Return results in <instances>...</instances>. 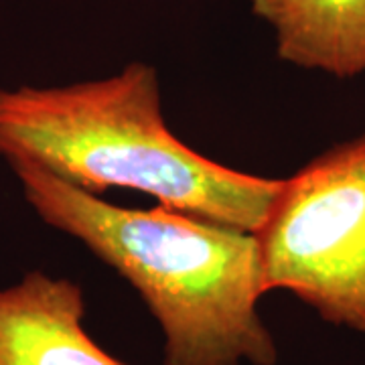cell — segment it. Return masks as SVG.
Masks as SVG:
<instances>
[{
  "mask_svg": "<svg viewBox=\"0 0 365 365\" xmlns=\"http://www.w3.org/2000/svg\"><path fill=\"white\" fill-rule=\"evenodd\" d=\"M83 319L79 284L25 274L0 288V365H126L91 339Z\"/></svg>",
  "mask_w": 365,
  "mask_h": 365,
  "instance_id": "277c9868",
  "label": "cell"
},
{
  "mask_svg": "<svg viewBox=\"0 0 365 365\" xmlns=\"http://www.w3.org/2000/svg\"><path fill=\"white\" fill-rule=\"evenodd\" d=\"M0 157L33 163L93 195L132 189L252 234L280 187L181 143L163 116L157 69L143 61L71 86L0 88Z\"/></svg>",
  "mask_w": 365,
  "mask_h": 365,
  "instance_id": "7a4b0ae2",
  "label": "cell"
},
{
  "mask_svg": "<svg viewBox=\"0 0 365 365\" xmlns=\"http://www.w3.org/2000/svg\"><path fill=\"white\" fill-rule=\"evenodd\" d=\"M278 59L335 78L365 73V0H252Z\"/></svg>",
  "mask_w": 365,
  "mask_h": 365,
  "instance_id": "5b68a950",
  "label": "cell"
},
{
  "mask_svg": "<svg viewBox=\"0 0 365 365\" xmlns=\"http://www.w3.org/2000/svg\"><path fill=\"white\" fill-rule=\"evenodd\" d=\"M26 203L126 278L165 335V365H276L258 302L266 294L252 232L177 209H126L33 163H9Z\"/></svg>",
  "mask_w": 365,
  "mask_h": 365,
  "instance_id": "6da1fadb",
  "label": "cell"
},
{
  "mask_svg": "<svg viewBox=\"0 0 365 365\" xmlns=\"http://www.w3.org/2000/svg\"><path fill=\"white\" fill-rule=\"evenodd\" d=\"M264 292L287 290L365 335V134L280 179L254 232Z\"/></svg>",
  "mask_w": 365,
  "mask_h": 365,
  "instance_id": "3957f363",
  "label": "cell"
}]
</instances>
